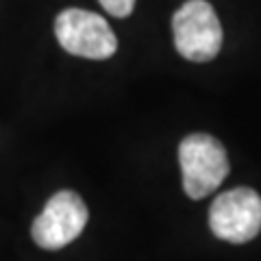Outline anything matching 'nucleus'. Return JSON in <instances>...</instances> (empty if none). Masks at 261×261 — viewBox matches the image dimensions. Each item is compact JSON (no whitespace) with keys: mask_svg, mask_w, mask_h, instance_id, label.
<instances>
[{"mask_svg":"<svg viewBox=\"0 0 261 261\" xmlns=\"http://www.w3.org/2000/svg\"><path fill=\"white\" fill-rule=\"evenodd\" d=\"M183 170V190L194 200L214 194L228 174V157L224 146L207 133H192L178 146Z\"/></svg>","mask_w":261,"mask_h":261,"instance_id":"1","label":"nucleus"},{"mask_svg":"<svg viewBox=\"0 0 261 261\" xmlns=\"http://www.w3.org/2000/svg\"><path fill=\"white\" fill-rule=\"evenodd\" d=\"M174 46L187 61L205 63L222 48V27L207 0H187L172 18Z\"/></svg>","mask_w":261,"mask_h":261,"instance_id":"2","label":"nucleus"},{"mask_svg":"<svg viewBox=\"0 0 261 261\" xmlns=\"http://www.w3.org/2000/svg\"><path fill=\"white\" fill-rule=\"evenodd\" d=\"M55 35L65 53L85 59H109L118 50V39L109 22L94 11L63 9L55 20Z\"/></svg>","mask_w":261,"mask_h":261,"instance_id":"3","label":"nucleus"},{"mask_svg":"<svg viewBox=\"0 0 261 261\" xmlns=\"http://www.w3.org/2000/svg\"><path fill=\"white\" fill-rule=\"evenodd\" d=\"M209 226L216 238L246 244L261 231V198L250 187H235L220 194L209 209Z\"/></svg>","mask_w":261,"mask_h":261,"instance_id":"4","label":"nucleus"},{"mask_svg":"<svg viewBox=\"0 0 261 261\" xmlns=\"http://www.w3.org/2000/svg\"><path fill=\"white\" fill-rule=\"evenodd\" d=\"M87 207L76 192H57L35 218L31 235L39 248L59 250L74 242L87 224Z\"/></svg>","mask_w":261,"mask_h":261,"instance_id":"5","label":"nucleus"},{"mask_svg":"<svg viewBox=\"0 0 261 261\" xmlns=\"http://www.w3.org/2000/svg\"><path fill=\"white\" fill-rule=\"evenodd\" d=\"M98 3L113 18H126L135 9V0H98Z\"/></svg>","mask_w":261,"mask_h":261,"instance_id":"6","label":"nucleus"}]
</instances>
